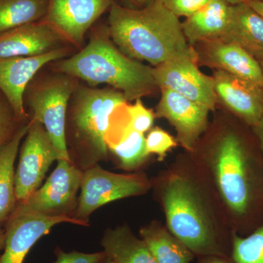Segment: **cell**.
Masks as SVG:
<instances>
[{
    "label": "cell",
    "instance_id": "cell-1",
    "mask_svg": "<svg viewBox=\"0 0 263 263\" xmlns=\"http://www.w3.org/2000/svg\"><path fill=\"white\" fill-rule=\"evenodd\" d=\"M190 154L234 233L246 236L263 224V152L252 127L227 112L209 124Z\"/></svg>",
    "mask_w": 263,
    "mask_h": 263
},
{
    "label": "cell",
    "instance_id": "cell-2",
    "mask_svg": "<svg viewBox=\"0 0 263 263\" xmlns=\"http://www.w3.org/2000/svg\"><path fill=\"white\" fill-rule=\"evenodd\" d=\"M151 181L165 226L196 257H231L234 232L212 183L190 153L180 154Z\"/></svg>",
    "mask_w": 263,
    "mask_h": 263
},
{
    "label": "cell",
    "instance_id": "cell-3",
    "mask_svg": "<svg viewBox=\"0 0 263 263\" xmlns=\"http://www.w3.org/2000/svg\"><path fill=\"white\" fill-rule=\"evenodd\" d=\"M107 26L110 39L124 54L153 67L180 57L197 58L179 18L161 0H152L140 9L125 8L114 2Z\"/></svg>",
    "mask_w": 263,
    "mask_h": 263
},
{
    "label": "cell",
    "instance_id": "cell-4",
    "mask_svg": "<svg viewBox=\"0 0 263 263\" xmlns=\"http://www.w3.org/2000/svg\"><path fill=\"white\" fill-rule=\"evenodd\" d=\"M89 41L77 53L48 64V68L91 86L105 84L121 91L127 101L148 96L158 89L152 67L124 54L109 35L108 26H97Z\"/></svg>",
    "mask_w": 263,
    "mask_h": 263
},
{
    "label": "cell",
    "instance_id": "cell-5",
    "mask_svg": "<svg viewBox=\"0 0 263 263\" xmlns=\"http://www.w3.org/2000/svg\"><path fill=\"white\" fill-rule=\"evenodd\" d=\"M121 91L80 84L71 96L65 121L69 158L82 171L109 159L107 136L111 117L127 103Z\"/></svg>",
    "mask_w": 263,
    "mask_h": 263
},
{
    "label": "cell",
    "instance_id": "cell-6",
    "mask_svg": "<svg viewBox=\"0 0 263 263\" xmlns=\"http://www.w3.org/2000/svg\"><path fill=\"white\" fill-rule=\"evenodd\" d=\"M36 74L24 95L30 119L44 126L56 148L58 160L70 161L65 141V121L71 96L80 84L72 76L50 68Z\"/></svg>",
    "mask_w": 263,
    "mask_h": 263
},
{
    "label": "cell",
    "instance_id": "cell-7",
    "mask_svg": "<svg viewBox=\"0 0 263 263\" xmlns=\"http://www.w3.org/2000/svg\"><path fill=\"white\" fill-rule=\"evenodd\" d=\"M152 189L143 172L117 174L96 164L83 172L81 193L72 217L89 226L90 216L103 205L128 197L142 196Z\"/></svg>",
    "mask_w": 263,
    "mask_h": 263
},
{
    "label": "cell",
    "instance_id": "cell-8",
    "mask_svg": "<svg viewBox=\"0 0 263 263\" xmlns=\"http://www.w3.org/2000/svg\"><path fill=\"white\" fill-rule=\"evenodd\" d=\"M58 155L44 126L30 119L27 134L19 148V160L15 173V194L23 202L41 186Z\"/></svg>",
    "mask_w": 263,
    "mask_h": 263
},
{
    "label": "cell",
    "instance_id": "cell-9",
    "mask_svg": "<svg viewBox=\"0 0 263 263\" xmlns=\"http://www.w3.org/2000/svg\"><path fill=\"white\" fill-rule=\"evenodd\" d=\"M83 172L70 161L58 160L57 167L44 184L20 203L43 215L72 217Z\"/></svg>",
    "mask_w": 263,
    "mask_h": 263
},
{
    "label": "cell",
    "instance_id": "cell-10",
    "mask_svg": "<svg viewBox=\"0 0 263 263\" xmlns=\"http://www.w3.org/2000/svg\"><path fill=\"white\" fill-rule=\"evenodd\" d=\"M62 223L84 226L70 216H48L38 214L18 202L14 212L5 221L4 252L0 263H23L29 251L53 227Z\"/></svg>",
    "mask_w": 263,
    "mask_h": 263
},
{
    "label": "cell",
    "instance_id": "cell-11",
    "mask_svg": "<svg viewBox=\"0 0 263 263\" xmlns=\"http://www.w3.org/2000/svg\"><path fill=\"white\" fill-rule=\"evenodd\" d=\"M152 73L159 89L165 88L176 91L207 107L216 110L217 100L212 76L199 70L197 58L180 57L152 67Z\"/></svg>",
    "mask_w": 263,
    "mask_h": 263
},
{
    "label": "cell",
    "instance_id": "cell-12",
    "mask_svg": "<svg viewBox=\"0 0 263 263\" xmlns=\"http://www.w3.org/2000/svg\"><path fill=\"white\" fill-rule=\"evenodd\" d=\"M160 91L155 117L166 119L174 127L179 144L192 153L209 127L211 110L172 90L162 88Z\"/></svg>",
    "mask_w": 263,
    "mask_h": 263
},
{
    "label": "cell",
    "instance_id": "cell-13",
    "mask_svg": "<svg viewBox=\"0 0 263 263\" xmlns=\"http://www.w3.org/2000/svg\"><path fill=\"white\" fill-rule=\"evenodd\" d=\"M72 48L66 46L38 56L0 58V91L21 121H30L24 103V92L29 82L48 64L71 56Z\"/></svg>",
    "mask_w": 263,
    "mask_h": 263
},
{
    "label": "cell",
    "instance_id": "cell-14",
    "mask_svg": "<svg viewBox=\"0 0 263 263\" xmlns=\"http://www.w3.org/2000/svg\"><path fill=\"white\" fill-rule=\"evenodd\" d=\"M114 3V0H49L43 21L79 51L85 46L86 33Z\"/></svg>",
    "mask_w": 263,
    "mask_h": 263
},
{
    "label": "cell",
    "instance_id": "cell-15",
    "mask_svg": "<svg viewBox=\"0 0 263 263\" xmlns=\"http://www.w3.org/2000/svg\"><path fill=\"white\" fill-rule=\"evenodd\" d=\"M217 103L227 112L253 127L263 117V88L222 70L212 76Z\"/></svg>",
    "mask_w": 263,
    "mask_h": 263
},
{
    "label": "cell",
    "instance_id": "cell-16",
    "mask_svg": "<svg viewBox=\"0 0 263 263\" xmlns=\"http://www.w3.org/2000/svg\"><path fill=\"white\" fill-rule=\"evenodd\" d=\"M194 48L197 63L224 71L263 88V72L258 60L238 45L215 40L198 43Z\"/></svg>",
    "mask_w": 263,
    "mask_h": 263
},
{
    "label": "cell",
    "instance_id": "cell-17",
    "mask_svg": "<svg viewBox=\"0 0 263 263\" xmlns=\"http://www.w3.org/2000/svg\"><path fill=\"white\" fill-rule=\"evenodd\" d=\"M66 46H72L43 20L0 33V58L38 56Z\"/></svg>",
    "mask_w": 263,
    "mask_h": 263
},
{
    "label": "cell",
    "instance_id": "cell-18",
    "mask_svg": "<svg viewBox=\"0 0 263 263\" xmlns=\"http://www.w3.org/2000/svg\"><path fill=\"white\" fill-rule=\"evenodd\" d=\"M232 5L226 0H211L208 4L181 23L183 32L190 46L222 39L231 18Z\"/></svg>",
    "mask_w": 263,
    "mask_h": 263
},
{
    "label": "cell",
    "instance_id": "cell-19",
    "mask_svg": "<svg viewBox=\"0 0 263 263\" xmlns=\"http://www.w3.org/2000/svg\"><path fill=\"white\" fill-rule=\"evenodd\" d=\"M220 40L238 45L259 61L263 57V16L247 3L232 5L229 27Z\"/></svg>",
    "mask_w": 263,
    "mask_h": 263
},
{
    "label": "cell",
    "instance_id": "cell-20",
    "mask_svg": "<svg viewBox=\"0 0 263 263\" xmlns=\"http://www.w3.org/2000/svg\"><path fill=\"white\" fill-rule=\"evenodd\" d=\"M100 245L114 263H158L146 243L127 224L105 230Z\"/></svg>",
    "mask_w": 263,
    "mask_h": 263
},
{
    "label": "cell",
    "instance_id": "cell-21",
    "mask_svg": "<svg viewBox=\"0 0 263 263\" xmlns=\"http://www.w3.org/2000/svg\"><path fill=\"white\" fill-rule=\"evenodd\" d=\"M139 235L158 263H192L196 257L160 220L142 226Z\"/></svg>",
    "mask_w": 263,
    "mask_h": 263
},
{
    "label": "cell",
    "instance_id": "cell-22",
    "mask_svg": "<svg viewBox=\"0 0 263 263\" xmlns=\"http://www.w3.org/2000/svg\"><path fill=\"white\" fill-rule=\"evenodd\" d=\"M29 122L19 128L13 139L0 149V226L8 220L18 204L15 194V162Z\"/></svg>",
    "mask_w": 263,
    "mask_h": 263
},
{
    "label": "cell",
    "instance_id": "cell-23",
    "mask_svg": "<svg viewBox=\"0 0 263 263\" xmlns=\"http://www.w3.org/2000/svg\"><path fill=\"white\" fill-rule=\"evenodd\" d=\"M109 158L112 157L119 168L129 173L139 172V170L149 160L147 153L146 136L132 129L125 124L116 141L107 142Z\"/></svg>",
    "mask_w": 263,
    "mask_h": 263
},
{
    "label": "cell",
    "instance_id": "cell-24",
    "mask_svg": "<svg viewBox=\"0 0 263 263\" xmlns=\"http://www.w3.org/2000/svg\"><path fill=\"white\" fill-rule=\"evenodd\" d=\"M48 3L49 0H0V33L43 21Z\"/></svg>",
    "mask_w": 263,
    "mask_h": 263
},
{
    "label": "cell",
    "instance_id": "cell-25",
    "mask_svg": "<svg viewBox=\"0 0 263 263\" xmlns=\"http://www.w3.org/2000/svg\"><path fill=\"white\" fill-rule=\"evenodd\" d=\"M231 257L235 263H263V224L246 236L233 233Z\"/></svg>",
    "mask_w": 263,
    "mask_h": 263
},
{
    "label": "cell",
    "instance_id": "cell-26",
    "mask_svg": "<svg viewBox=\"0 0 263 263\" xmlns=\"http://www.w3.org/2000/svg\"><path fill=\"white\" fill-rule=\"evenodd\" d=\"M28 122L18 119L13 107L0 91V149L13 139L19 128Z\"/></svg>",
    "mask_w": 263,
    "mask_h": 263
},
{
    "label": "cell",
    "instance_id": "cell-27",
    "mask_svg": "<svg viewBox=\"0 0 263 263\" xmlns=\"http://www.w3.org/2000/svg\"><path fill=\"white\" fill-rule=\"evenodd\" d=\"M178 145L176 138L160 127H152L146 137L147 153L157 156L159 161H164L167 153Z\"/></svg>",
    "mask_w": 263,
    "mask_h": 263
},
{
    "label": "cell",
    "instance_id": "cell-28",
    "mask_svg": "<svg viewBox=\"0 0 263 263\" xmlns=\"http://www.w3.org/2000/svg\"><path fill=\"white\" fill-rule=\"evenodd\" d=\"M128 117L127 124L133 130L144 134L153 127L155 113L146 108L141 99L135 100L132 105H126Z\"/></svg>",
    "mask_w": 263,
    "mask_h": 263
},
{
    "label": "cell",
    "instance_id": "cell-29",
    "mask_svg": "<svg viewBox=\"0 0 263 263\" xmlns=\"http://www.w3.org/2000/svg\"><path fill=\"white\" fill-rule=\"evenodd\" d=\"M54 254L56 260L53 263H103L107 258L103 251L95 253H84L78 251L67 252L60 247H56Z\"/></svg>",
    "mask_w": 263,
    "mask_h": 263
},
{
    "label": "cell",
    "instance_id": "cell-30",
    "mask_svg": "<svg viewBox=\"0 0 263 263\" xmlns=\"http://www.w3.org/2000/svg\"><path fill=\"white\" fill-rule=\"evenodd\" d=\"M164 7L173 14L187 17L208 4L211 0H161Z\"/></svg>",
    "mask_w": 263,
    "mask_h": 263
},
{
    "label": "cell",
    "instance_id": "cell-31",
    "mask_svg": "<svg viewBox=\"0 0 263 263\" xmlns=\"http://www.w3.org/2000/svg\"><path fill=\"white\" fill-rule=\"evenodd\" d=\"M195 263H235L231 257L221 255H204L197 257Z\"/></svg>",
    "mask_w": 263,
    "mask_h": 263
},
{
    "label": "cell",
    "instance_id": "cell-32",
    "mask_svg": "<svg viewBox=\"0 0 263 263\" xmlns=\"http://www.w3.org/2000/svg\"><path fill=\"white\" fill-rule=\"evenodd\" d=\"M252 129H253L254 134L257 137V140H258L259 146H260L261 149L263 152V117L260 122L257 125L252 127Z\"/></svg>",
    "mask_w": 263,
    "mask_h": 263
},
{
    "label": "cell",
    "instance_id": "cell-33",
    "mask_svg": "<svg viewBox=\"0 0 263 263\" xmlns=\"http://www.w3.org/2000/svg\"><path fill=\"white\" fill-rule=\"evenodd\" d=\"M247 3L259 14L263 16V2L258 0H249Z\"/></svg>",
    "mask_w": 263,
    "mask_h": 263
},
{
    "label": "cell",
    "instance_id": "cell-34",
    "mask_svg": "<svg viewBox=\"0 0 263 263\" xmlns=\"http://www.w3.org/2000/svg\"><path fill=\"white\" fill-rule=\"evenodd\" d=\"M127 1L132 3V4L136 5V6L143 8V7L146 6V5H148L150 2L152 1V0H127Z\"/></svg>",
    "mask_w": 263,
    "mask_h": 263
},
{
    "label": "cell",
    "instance_id": "cell-35",
    "mask_svg": "<svg viewBox=\"0 0 263 263\" xmlns=\"http://www.w3.org/2000/svg\"><path fill=\"white\" fill-rule=\"evenodd\" d=\"M5 240V232L3 226H0V252L4 249Z\"/></svg>",
    "mask_w": 263,
    "mask_h": 263
},
{
    "label": "cell",
    "instance_id": "cell-36",
    "mask_svg": "<svg viewBox=\"0 0 263 263\" xmlns=\"http://www.w3.org/2000/svg\"><path fill=\"white\" fill-rule=\"evenodd\" d=\"M229 4L232 5L240 4V3H247L249 0H226Z\"/></svg>",
    "mask_w": 263,
    "mask_h": 263
},
{
    "label": "cell",
    "instance_id": "cell-37",
    "mask_svg": "<svg viewBox=\"0 0 263 263\" xmlns=\"http://www.w3.org/2000/svg\"><path fill=\"white\" fill-rule=\"evenodd\" d=\"M103 263H114L113 261L111 260V259H110L107 257L106 259H105V262Z\"/></svg>",
    "mask_w": 263,
    "mask_h": 263
},
{
    "label": "cell",
    "instance_id": "cell-38",
    "mask_svg": "<svg viewBox=\"0 0 263 263\" xmlns=\"http://www.w3.org/2000/svg\"><path fill=\"white\" fill-rule=\"evenodd\" d=\"M259 64H260L261 67H262V72H263V57L260 60H259Z\"/></svg>",
    "mask_w": 263,
    "mask_h": 263
},
{
    "label": "cell",
    "instance_id": "cell-39",
    "mask_svg": "<svg viewBox=\"0 0 263 263\" xmlns=\"http://www.w3.org/2000/svg\"><path fill=\"white\" fill-rule=\"evenodd\" d=\"M258 1H262V2H263V0H258Z\"/></svg>",
    "mask_w": 263,
    "mask_h": 263
}]
</instances>
